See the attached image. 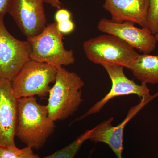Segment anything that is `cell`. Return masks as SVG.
Returning <instances> with one entry per match:
<instances>
[{"mask_svg": "<svg viewBox=\"0 0 158 158\" xmlns=\"http://www.w3.org/2000/svg\"><path fill=\"white\" fill-rule=\"evenodd\" d=\"M44 3H47L51 5L54 8L60 9L61 6V3L59 0H42Z\"/></svg>", "mask_w": 158, "mask_h": 158, "instance_id": "obj_20", "label": "cell"}, {"mask_svg": "<svg viewBox=\"0 0 158 158\" xmlns=\"http://www.w3.org/2000/svg\"><path fill=\"white\" fill-rule=\"evenodd\" d=\"M31 148L27 146L20 149L15 145L0 144V158H37Z\"/></svg>", "mask_w": 158, "mask_h": 158, "instance_id": "obj_15", "label": "cell"}, {"mask_svg": "<svg viewBox=\"0 0 158 158\" xmlns=\"http://www.w3.org/2000/svg\"><path fill=\"white\" fill-rule=\"evenodd\" d=\"M42 0H10L8 13L27 38L38 35L46 27Z\"/></svg>", "mask_w": 158, "mask_h": 158, "instance_id": "obj_8", "label": "cell"}, {"mask_svg": "<svg viewBox=\"0 0 158 158\" xmlns=\"http://www.w3.org/2000/svg\"><path fill=\"white\" fill-rule=\"evenodd\" d=\"M102 65L106 70L111 79L112 84L111 90L84 115L73 122L82 120L89 115L99 113L109 101L116 97L134 94L138 95L141 99L149 98L152 96L150 94L149 89L146 85H138L126 76L123 66L110 64H103Z\"/></svg>", "mask_w": 158, "mask_h": 158, "instance_id": "obj_7", "label": "cell"}, {"mask_svg": "<svg viewBox=\"0 0 158 158\" xmlns=\"http://www.w3.org/2000/svg\"><path fill=\"white\" fill-rule=\"evenodd\" d=\"M10 0H0V15L8 13Z\"/></svg>", "mask_w": 158, "mask_h": 158, "instance_id": "obj_19", "label": "cell"}, {"mask_svg": "<svg viewBox=\"0 0 158 158\" xmlns=\"http://www.w3.org/2000/svg\"><path fill=\"white\" fill-rule=\"evenodd\" d=\"M71 14L68 10L65 9H59L55 15L56 23H59L70 19Z\"/></svg>", "mask_w": 158, "mask_h": 158, "instance_id": "obj_18", "label": "cell"}, {"mask_svg": "<svg viewBox=\"0 0 158 158\" xmlns=\"http://www.w3.org/2000/svg\"><path fill=\"white\" fill-rule=\"evenodd\" d=\"M97 28L102 33L118 37L143 54H149L155 49L157 42L150 30L136 27L134 23H117L102 19L99 22Z\"/></svg>", "mask_w": 158, "mask_h": 158, "instance_id": "obj_9", "label": "cell"}, {"mask_svg": "<svg viewBox=\"0 0 158 158\" xmlns=\"http://www.w3.org/2000/svg\"><path fill=\"white\" fill-rule=\"evenodd\" d=\"M154 35L155 37L156 41V42H158V31L156 32V33Z\"/></svg>", "mask_w": 158, "mask_h": 158, "instance_id": "obj_21", "label": "cell"}, {"mask_svg": "<svg viewBox=\"0 0 158 158\" xmlns=\"http://www.w3.org/2000/svg\"><path fill=\"white\" fill-rule=\"evenodd\" d=\"M150 0H105L103 8L110 13L111 20L130 22L149 29L148 11Z\"/></svg>", "mask_w": 158, "mask_h": 158, "instance_id": "obj_12", "label": "cell"}, {"mask_svg": "<svg viewBox=\"0 0 158 158\" xmlns=\"http://www.w3.org/2000/svg\"><path fill=\"white\" fill-rule=\"evenodd\" d=\"M83 48L90 62L101 65H120L130 70L140 55L122 40L109 34L85 41Z\"/></svg>", "mask_w": 158, "mask_h": 158, "instance_id": "obj_3", "label": "cell"}, {"mask_svg": "<svg viewBox=\"0 0 158 158\" xmlns=\"http://www.w3.org/2000/svg\"><path fill=\"white\" fill-rule=\"evenodd\" d=\"M158 96V93L149 98H142L138 104L131 108L124 120L116 126L112 125L113 118L105 120L91 129L89 140L92 142H102L107 144L117 156L122 158L123 150V132L126 125L134 118L144 106Z\"/></svg>", "mask_w": 158, "mask_h": 158, "instance_id": "obj_10", "label": "cell"}, {"mask_svg": "<svg viewBox=\"0 0 158 158\" xmlns=\"http://www.w3.org/2000/svg\"><path fill=\"white\" fill-rule=\"evenodd\" d=\"M55 128V121L49 116L47 105L40 104L35 97L18 99L15 136L27 146L41 148Z\"/></svg>", "mask_w": 158, "mask_h": 158, "instance_id": "obj_1", "label": "cell"}, {"mask_svg": "<svg viewBox=\"0 0 158 158\" xmlns=\"http://www.w3.org/2000/svg\"><path fill=\"white\" fill-rule=\"evenodd\" d=\"M148 23L151 32L155 35L158 31V0H150Z\"/></svg>", "mask_w": 158, "mask_h": 158, "instance_id": "obj_16", "label": "cell"}, {"mask_svg": "<svg viewBox=\"0 0 158 158\" xmlns=\"http://www.w3.org/2000/svg\"><path fill=\"white\" fill-rule=\"evenodd\" d=\"M63 37L55 22L47 25L38 35L27 38L31 45V60L57 68L73 64L75 61L73 52L64 47Z\"/></svg>", "mask_w": 158, "mask_h": 158, "instance_id": "obj_4", "label": "cell"}, {"mask_svg": "<svg viewBox=\"0 0 158 158\" xmlns=\"http://www.w3.org/2000/svg\"><path fill=\"white\" fill-rule=\"evenodd\" d=\"M131 70L142 84H158V56L139 55Z\"/></svg>", "mask_w": 158, "mask_h": 158, "instance_id": "obj_13", "label": "cell"}, {"mask_svg": "<svg viewBox=\"0 0 158 158\" xmlns=\"http://www.w3.org/2000/svg\"><path fill=\"white\" fill-rule=\"evenodd\" d=\"M0 15V79L12 82L24 65L31 60L30 42L19 40L6 29Z\"/></svg>", "mask_w": 158, "mask_h": 158, "instance_id": "obj_6", "label": "cell"}, {"mask_svg": "<svg viewBox=\"0 0 158 158\" xmlns=\"http://www.w3.org/2000/svg\"><path fill=\"white\" fill-rule=\"evenodd\" d=\"M57 68L45 63L31 60L24 65L11 82L15 96L23 97L47 96L55 83Z\"/></svg>", "mask_w": 158, "mask_h": 158, "instance_id": "obj_5", "label": "cell"}, {"mask_svg": "<svg viewBox=\"0 0 158 158\" xmlns=\"http://www.w3.org/2000/svg\"><path fill=\"white\" fill-rule=\"evenodd\" d=\"M84 85V81L75 73L63 67L57 68L47 105L52 120H64L76 113L83 102L81 89Z\"/></svg>", "mask_w": 158, "mask_h": 158, "instance_id": "obj_2", "label": "cell"}, {"mask_svg": "<svg viewBox=\"0 0 158 158\" xmlns=\"http://www.w3.org/2000/svg\"><path fill=\"white\" fill-rule=\"evenodd\" d=\"M91 132V130H88L73 142L62 149L50 155L44 157H40L38 156L37 158H74L83 143L89 140Z\"/></svg>", "mask_w": 158, "mask_h": 158, "instance_id": "obj_14", "label": "cell"}, {"mask_svg": "<svg viewBox=\"0 0 158 158\" xmlns=\"http://www.w3.org/2000/svg\"><path fill=\"white\" fill-rule=\"evenodd\" d=\"M57 24L58 30L63 35L70 34L74 30V24L71 19Z\"/></svg>", "mask_w": 158, "mask_h": 158, "instance_id": "obj_17", "label": "cell"}, {"mask_svg": "<svg viewBox=\"0 0 158 158\" xmlns=\"http://www.w3.org/2000/svg\"><path fill=\"white\" fill-rule=\"evenodd\" d=\"M18 117V98L11 82L0 79V144L14 145Z\"/></svg>", "mask_w": 158, "mask_h": 158, "instance_id": "obj_11", "label": "cell"}]
</instances>
